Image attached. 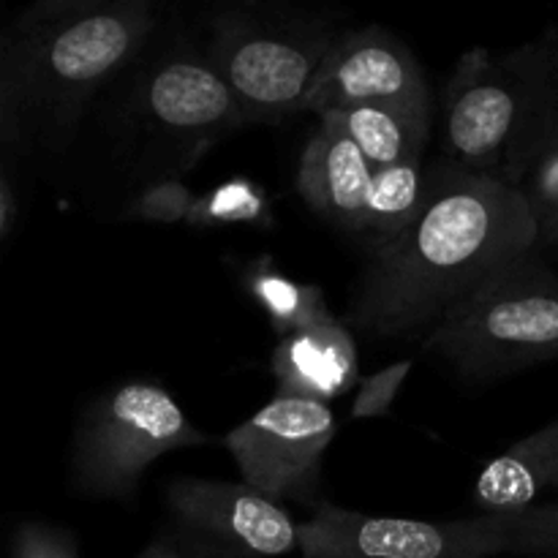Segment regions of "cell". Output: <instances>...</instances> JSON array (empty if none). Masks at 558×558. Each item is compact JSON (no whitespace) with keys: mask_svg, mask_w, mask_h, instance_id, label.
I'll return each mask as SVG.
<instances>
[{"mask_svg":"<svg viewBox=\"0 0 558 558\" xmlns=\"http://www.w3.org/2000/svg\"><path fill=\"white\" fill-rule=\"evenodd\" d=\"M140 107L158 129L196 140L202 150L245 125L232 87L205 52L191 47H174L158 58L142 80Z\"/></svg>","mask_w":558,"mask_h":558,"instance_id":"obj_12","label":"cell"},{"mask_svg":"<svg viewBox=\"0 0 558 558\" xmlns=\"http://www.w3.org/2000/svg\"><path fill=\"white\" fill-rule=\"evenodd\" d=\"M22 216V196L20 189H16V180H14V169L11 163L5 161L3 174H0V240L9 243L14 238V229L20 223Z\"/></svg>","mask_w":558,"mask_h":558,"instance_id":"obj_25","label":"cell"},{"mask_svg":"<svg viewBox=\"0 0 558 558\" xmlns=\"http://www.w3.org/2000/svg\"><path fill=\"white\" fill-rule=\"evenodd\" d=\"M556 488H558V483H556Z\"/></svg>","mask_w":558,"mask_h":558,"instance_id":"obj_28","label":"cell"},{"mask_svg":"<svg viewBox=\"0 0 558 558\" xmlns=\"http://www.w3.org/2000/svg\"><path fill=\"white\" fill-rule=\"evenodd\" d=\"M434 172L423 161L376 163L332 123L319 129L300 158L298 191L332 227L357 234L368 248L390 243L428 205Z\"/></svg>","mask_w":558,"mask_h":558,"instance_id":"obj_5","label":"cell"},{"mask_svg":"<svg viewBox=\"0 0 558 558\" xmlns=\"http://www.w3.org/2000/svg\"><path fill=\"white\" fill-rule=\"evenodd\" d=\"M336 38L316 22H281L234 5L210 20L205 54L232 87L245 123H283L305 112L311 82Z\"/></svg>","mask_w":558,"mask_h":558,"instance_id":"obj_6","label":"cell"},{"mask_svg":"<svg viewBox=\"0 0 558 558\" xmlns=\"http://www.w3.org/2000/svg\"><path fill=\"white\" fill-rule=\"evenodd\" d=\"M539 245L521 189L445 163L428 205L371 259L349 300L347 325L374 336H428L496 272Z\"/></svg>","mask_w":558,"mask_h":558,"instance_id":"obj_1","label":"cell"},{"mask_svg":"<svg viewBox=\"0 0 558 558\" xmlns=\"http://www.w3.org/2000/svg\"><path fill=\"white\" fill-rule=\"evenodd\" d=\"M521 194L537 223L539 243L558 245V134L554 131L543 150L529 163L521 180Z\"/></svg>","mask_w":558,"mask_h":558,"instance_id":"obj_18","label":"cell"},{"mask_svg":"<svg viewBox=\"0 0 558 558\" xmlns=\"http://www.w3.org/2000/svg\"><path fill=\"white\" fill-rule=\"evenodd\" d=\"M207 434L156 381H125L104 392L82 417L74 441V483L98 499H129L150 463L180 447L205 445Z\"/></svg>","mask_w":558,"mask_h":558,"instance_id":"obj_7","label":"cell"},{"mask_svg":"<svg viewBox=\"0 0 558 558\" xmlns=\"http://www.w3.org/2000/svg\"><path fill=\"white\" fill-rule=\"evenodd\" d=\"M11 558H80L76 539L69 532L47 523H20L11 539Z\"/></svg>","mask_w":558,"mask_h":558,"instance_id":"obj_22","label":"cell"},{"mask_svg":"<svg viewBox=\"0 0 558 558\" xmlns=\"http://www.w3.org/2000/svg\"><path fill=\"white\" fill-rule=\"evenodd\" d=\"M243 283L281 338L332 319L322 289L283 276L281 270H276L270 256L251 262L243 272Z\"/></svg>","mask_w":558,"mask_h":558,"instance_id":"obj_16","label":"cell"},{"mask_svg":"<svg viewBox=\"0 0 558 558\" xmlns=\"http://www.w3.org/2000/svg\"><path fill=\"white\" fill-rule=\"evenodd\" d=\"M558 114V31L512 52L474 47L458 58L441 101L450 163L521 185L554 136Z\"/></svg>","mask_w":558,"mask_h":558,"instance_id":"obj_3","label":"cell"},{"mask_svg":"<svg viewBox=\"0 0 558 558\" xmlns=\"http://www.w3.org/2000/svg\"><path fill=\"white\" fill-rule=\"evenodd\" d=\"M554 131L558 134V114H556V129H554Z\"/></svg>","mask_w":558,"mask_h":558,"instance_id":"obj_26","label":"cell"},{"mask_svg":"<svg viewBox=\"0 0 558 558\" xmlns=\"http://www.w3.org/2000/svg\"><path fill=\"white\" fill-rule=\"evenodd\" d=\"M303 558H490L510 554L499 515L414 521L316 501L300 523Z\"/></svg>","mask_w":558,"mask_h":558,"instance_id":"obj_8","label":"cell"},{"mask_svg":"<svg viewBox=\"0 0 558 558\" xmlns=\"http://www.w3.org/2000/svg\"><path fill=\"white\" fill-rule=\"evenodd\" d=\"M336 414L327 403L276 396L254 417L223 436L245 485L276 501L314 507L322 461L336 439Z\"/></svg>","mask_w":558,"mask_h":558,"instance_id":"obj_9","label":"cell"},{"mask_svg":"<svg viewBox=\"0 0 558 558\" xmlns=\"http://www.w3.org/2000/svg\"><path fill=\"white\" fill-rule=\"evenodd\" d=\"M278 396L330 403L357 381V343L336 316L322 325L289 332L272 352Z\"/></svg>","mask_w":558,"mask_h":558,"instance_id":"obj_13","label":"cell"},{"mask_svg":"<svg viewBox=\"0 0 558 558\" xmlns=\"http://www.w3.org/2000/svg\"><path fill=\"white\" fill-rule=\"evenodd\" d=\"M112 3L114 0H33V3L16 16L11 27H16V31L49 27L58 25V22H69L76 20V16L93 14V11H101Z\"/></svg>","mask_w":558,"mask_h":558,"instance_id":"obj_23","label":"cell"},{"mask_svg":"<svg viewBox=\"0 0 558 558\" xmlns=\"http://www.w3.org/2000/svg\"><path fill=\"white\" fill-rule=\"evenodd\" d=\"M322 118H330L371 161L392 167L423 161L434 109L430 101H385L327 112Z\"/></svg>","mask_w":558,"mask_h":558,"instance_id":"obj_15","label":"cell"},{"mask_svg":"<svg viewBox=\"0 0 558 558\" xmlns=\"http://www.w3.org/2000/svg\"><path fill=\"white\" fill-rule=\"evenodd\" d=\"M510 554L558 558V501L534 505L515 515H499Z\"/></svg>","mask_w":558,"mask_h":558,"instance_id":"obj_19","label":"cell"},{"mask_svg":"<svg viewBox=\"0 0 558 558\" xmlns=\"http://www.w3.org/2000/svg\"><path fill=\"white\" fill-rule=\"evenodd\" d=\"M385 101H430L423 65L385 27L341 33L311 82L305 112L327 114Z\"/></svg>","mask_w":558,"mask_h":558,"instance_id":"obj_11","label":"cell"},{"mask_svg":"<svg viewBox=\"0 0 558 558\" xmlns=\"http://www.w3.org/2000/svg\"><path fill=\"white\" fill-rule=\"evenodd\" d=\"M167 507L174 529L223 558H281L300 548V526L281 501L245 483L174 480Z\"/></svg>","mask_w":558,"mask_h":558,"instance_id":"obj_10","label":"cell"},{"mask_svg":"<svg viewBox=\"0 0 558 558\" xmlns=\"http://www.w3.org/2000/svg\"><path fill=\"white\" fill-rule=\"evenodd\" d=\"M472 379L558 357V272L532 254L512 262L445 316L423 341Z\"/></svg>","mask_w":558,"mask_h":558,"instance_id":"obj_4","label":"cell"},{"mask_svg":"<svg viewBox=\"0 0 558 558\" xmlns=\"http://www.w3.org/2000/svg\"><path fill=\"white\" fill-rule=\"evenodd\" d=\"M558 483V420L512 445L480 472L474 505L483 515H515Z\"/></svg>","mask_w":558,"mask_h":558,"instance_id":"obj_14","label":"cell"},{"mask_svg":"<svg viewBox=\"0 0 558 558\" xmlns=\"http://www.w3.org/2000/svg\"><path fill=\"white\" fill-rule=\"evenodd\" d=\"M272 210L265 189L248 178H232L199 196L189 223L199 229H232V227H270Z\"/></svg>","mask_w":558,"mask_h":558,"instance_id":"obj_17","label":"cell"},{"mask_svg":"<svg viewBox=\"0 0 558 558\" xmlns=\"http://www.w3.org/2000/svg\"><path fill=\"white\" fill-rule=\"evenodd\" d=\"M140 558H223L213 548L202 545L199 539L189 537L180 529H174L172 534H161V537L153 539Z\"/></svg>","mask_w":558,"mask_h":558,"instance_id":"obj_24","label":"cell"},{"mask_svg":"<svg viewBox=\"0 0 558 558\" xmlns=\"http://www.w3.org/2000/svg\"><path fill=\"white\" fill-rule=\"evenodd\" d=\"M412 368V360H401V363H392L387 368L376 371V374L365 376L357 385V396L352 401V420L387 417Z\"/></svg>","mask_w":558,"mask_h":558,"instance_id":"obj_21","label":"cell"},{"mask_svg":"<svg viewBox=\"0 0 558 558\" xmlns=\"http://www.w3.org/2000/svg\"><path fill=\"white\" fill-rule=\"evenodd\" d=\"M158 27V0L112 5L49 27H9L0 52V129L11 153L27 129L69 136L90 98L134 63Z\"/></svg>","mask_w":558,"mask_h":558,"instance_id":"obj_2","label":"cell"},{"mask_svg":"<svg viewBox=\"0 0 558 558\" xmlns=\"http://www.w3.org/2000/svg\"><path fill=\"white\" fill-rule=\"evenodd\" d=\"M199 196L185 183L174 178H163L142 189L125 207V218L145 223H189L191 213Z\"/></svg>","mask_w":558,"mask_h":558,"instance_id":"obj_20","label":"cell"},{"mask_svg":"<svg viewBox=\"0 0 558 558\" xmlns=\"http://www.w3.org/2000/svg\"><path fill=\"white\" fill-rule=\"evenodd\" d=\"M554 251H556V254H558V245H556V248H554Z\"/></svg>","mask_w":558,"mask_h":558,"instance_id":"obj_27","label":"cell"}]
</instances>
